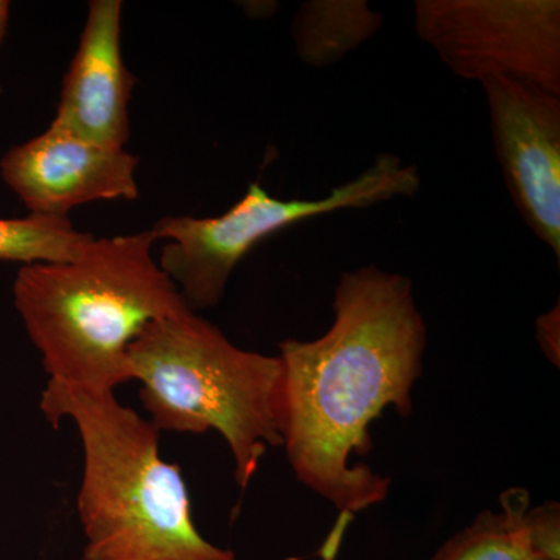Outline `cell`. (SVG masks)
Returning <instances> with one entry per match:
<instances>
[{
  "instance_id": "13",
  "label": "cell",
  "mask_w": 560,
  "mask_h": 560,
  "mask_svg": "<svg viewBox=\"0 0 560 560\" xmlns=\"http://www.w3.org/2000/svg\"><path fill=\"white\" fill-rule=\"evenodd\" d=\"M559 304L552 307L550 312L541 315L537 319V340L541 350L550 357L552 363L558 364L559 361V330H560V316Z\"/></svg>"
},
{
  "instance_id": "14",
  "label": "cell",
  "mask_w": 560,
  "mask_h": 560,
  "mask_svg": "<svg viewBox=\"0 0 560 560\" xmlns=\"http://www.w3.org/2000/svg\"><path fill=\"white\" fill-rule=\"evenodd\" d=\"M10 16V2L0 0V46H2L3 38H5L7 25H9Z\"/></svg>"
},
{
  "instance_id": "11",
  "label": "cell",
  "mask_w": 560,
  "mask_h": 560,
  "mask_svg": "<svg viewBox=\"0 0 560 560\" xmlns=\"http://www.w3.org/2000/svg\"><path fill=\"white\" fill-rule=\"evenodd\" d=\"M382 25L366 0H311L298 10L291 36L301 60L320 69L359 49Z\"/></svg>"
},
{
  "instance_id": "1",
  "label": "cell",
  "mask_w": 560,
  "mask_h": 560,
  "mask_svg": "<svg viewBox=\"0 0 560 560\" xmlns=\"http://www.w3.org/2000/svg\"><path fill=\"white\" fill-rule=\"evenodd\" d=\"M331 305L323 337L279 342L282 447L298 481L350 518L388 497V477L350 459L370 455L386 408L411 415L429 330L411 279L375 265L342 272Z\"/></svg>"
},
{
  "instance_id": "6",
  "label": "cell",
  "mask_w": 560,
  "mask_h": 560,
  "mask_svg": "<svg viewBox=\"0 0 560 560\" xmlns=\"http://www.w3.org/2000/svg\"><path fill=\"white\" fill-rule=\"evenodd\" d=\"M412 24L459 79L515 80L560 95L559 0H416Z\"/></svg>"
},
{
  "instance_id": "3",
  "label": "cell",
  "mask_w": 560,
  "mask_h": 560,
  "mask_svg": "<svg viewBox=\"0 0 560 560\" xmlns=\"http://www.w3.org/2000/svg\"><path fill=\"white\" fill-rule=\"evenodd\" d=\"M151 230L94 238L69 261L22 265L14 308L49 381L116 393L128 352L154 320L191 311L153 257Z\"/></svg>"
},
{
  "instance_id": "9",
  "label": "cell",
  "mask_w": 560,
  "mask_h": 560,
  "mask_svg": "<svg viewBox=\"0 0 560 560\" xmlns=\"http://www.w3.org/2000/svg\"><path fill=\"white\" fill-rule=\"evenodd\" d=\"M120 0H92L50 127L106 147L130 140L135 75L121 57Z\"/></svg>"
},
{
  "instance_id": "4",
  "label": "cell",
  "mask_w": 560,
  "mask_h": 560,
  "mask_svg": "<svg viewBox=\"0 0 560 560\" xmlns=\"http://www.w3.org/2000/svg\"><path fill=\"white\" fill-rule=\"evenodd\" d=\"M132 381L158 431L205 434L215 430L246 489L268 448L282 447L283 364L250 352L197 312L154 320L132 342Z\"/></svg>"
},
{
  "instance_id": "5",
  "label": "cell",
  "mask_w": 560,
  "mask_h": 560,
  "mask_svg": "<svg viewBox=\"0 0 560 560\" xmlns=\"http://www.w3.org/2000/svg\"><path fill=\"white\" fill-rule=\"evenodd\" d=\"M420 186L419 168L389 153L378 154L366 171L316 200H279L253 183L223 215L158 221L151 231L165 242L158 264L191 311H209L223 300L231 275L246 254L276 232L327 213L416 197Z\"/></svg>"
},
{
  "instance_id": "7",
  "label": "cell",
  "mask_w": 560,
  "mask_h": 560,
  "mask_svg": "<svg viewBox=\"0 0 560 560\" xmlns=\"http://www.w3.org/2000/svg\"><path fill=\"white\" fill-rule=\"evenodd\" d=\"M501 175L526 226L560 260V95L522 81L486 80Z\"/></svg>"
},
{
  "instance_id": "8",
  "label": "cell",
  "mask_w": 560,
  "mask_h": 560,
  "mask_svg": "<svg viewBox=\"0 0 560 560\" xmlns=\"http://www.w3.org/2000/svg\"><path fill=\"white\" fill-rule=\"evenodd\" d=\"M138 164L125 149L49 127L11 147L0 160V176L33 215L68 217L92 201L138 200Z\"/></svg>"
},
{
  "instance_id": "2",
  "label": "cell",
  "mask_w": 560,
  "mask_h": 560,
  "mask_svg": "<svg viewBox=\"0 0 560 560\" xmlns=\"http://www.w3.org/2000/svg\"><path fill=\"white\" fill-rule=\"evenodd\" d=\"M39 410L79 431L84 560H237L202 536L183 471L161 456L160 431L116 393L49 381Z\"/></svg>"
},
{
  "instance_id": "12",
  "label": "cell",
  "mask_w": 560,
  "mask_h": 560,
  "mask_svg": "<svg viewBox=\"0 0 560 560\" xmlns=\"http://www.w3.org/2000/svg\"><path fill=\"white\" fill-rule=\"evenodd\" d=\"M94 235L73 228L68 217L0 219V260L22 265L77 259Z\"/></svg>"
},
{
  "instance_id": "10",
  "label": "cell",
  "mask_w": 560,
  "mask_h": 560,
  "mask_svg": "<svg viewBox=\"0 0 560 560\" xmlns=\"http://www.w3.org/2000/svg\"><path fill=\"white\" fill-rule=\"evenodd\" d=\"M499 512L482 511L431 560H559V506L529 508L525 489L501 493Z\"/></svg>"
}]
</instances>
